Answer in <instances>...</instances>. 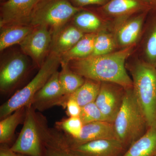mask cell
I'll use <instances>...</instances> for the list:
<instances>
[{"label": "cell", "mask_w": 156, "mask_h": 156, "mask_svg": "<svg viewBox=\"0 0 156 156\" xmlns=\"http://www.w3.org/2000/svg\"><path fill=\"white\" fill-rule=\"evenodd\" d=\"M133 46L106 55L71 60L68 65L73 71L86 79L131 89L133 82L127 72L125 62L132 53Z\"/></svg>", "instance_id": "6da1fadb"}, {"label": "cell", "mask_w": 156, "mask_h": 156, "mask_svg": "<svg viewBox=\"0 0 156 156\" xmlns=\"http://www.w3.org/2000/svg\"><path fill=\"white\" fill-rule=\"evenodd\" d=\"M117 139L123 145L132 144L146 132L148 127L144 114L132 88L126 89L119 111L113 122Z\"/></svg>", "instance_id": "7a4b0ae2"}, {"label": "cell", "mask_w": 156, "mask_h": 156, "mask_svg": "<svg viewBox=\"0 0 156 156\" xmlns=\"http://www.w3.org/2000/svg\"><path fill=\"white\" fill-rule=\"evenodd\" d=\"M132 90L142 109L148 128H156V69L145 62H138L131 70Z\"/></svg>", "instance_id": "3957f363"}, {"label": "cell", "mask_w": 156, "mask_h": 156, "mask_svg": "<svg viewBox=\"0 0 156 156\" xmlns=\"http://www.w3.org/2000/svg\"><path fill=\"white\" fill-rule=\"evenodd\" d=\"M60 57L50 53L36 75L25 87L15 92L0 107V118L2 119L20 108L30 105L38 92L60 65Z\"/></svg>", "instance_id": "277c9868"}, {"label": "cell", "mask_w": 156, "mask_h": 156, "mask_svg": "<svg viewBox=\"0 0 156 156\" xmlns=\"http://www.w3.org/2000/svg\"><path fill=\"white\" fill-rule=\"evenodd\" d=\"M83 8L76 7L69 0H41L35 8L28 25L44 26L52 34L71 20Z\"/></svg>", "instance_id": "5b68a950"}, {"label": "cell", "mask_w": 156, "mask_h": 156, "mask_svg": "<svg viewBox=\"0 0 156 156\" xmlns=\"http://www.w3.org/2000/svg\"><path fill=\"white\" fill-rule=\"evenodd\" d=\"M23 125L16 142L11 147L16 154L28 156H44L36 119V111L27 106Z\"/></svg>", "instance_id": "8992f818"}, {"label": "cell", "mask_w": 156, "mask_h": 156, "mask_svg": "<svg viewBox=\"0 0 156 156\" xmlns=\"http://www.w3.org/2000/svg\"><path fill=\"white\" fill-rule=\"evenodd\" d=\"M52 41L50 29L39 26L34 27L19 45L22 53L30 57L34 65L40 69L50 54Z\"/></svg>", "instance_id": "52a82bcc"}, {"label": "cell", "mask_w": 156, "mask_h": 156, "mask_svg": "<svg viewBox=\"0 0 156 156\" xmlns=\"http://www.w3.org/2000/svg\"><path fill=\"white\" fill-rule=\"evenodd\" d=\"M29 69L27 56L14 53L1 65L0 91L7 94L13 91L26 75Z\"/></svg>", "instance_id": "ba28073f"}, {"label": "cell", "mask_w": 156, "mask_h": 156, "mask_svg": "<svg viewBox=\"0 0 156 156\" xmlns=\"http://www.w3.org/2000/svg\"><path fill=\"white\" fill-rule=\"evenodd\" d=\"M35 116L44 156H77L66 143L60 130L49 128L47 119L41 114L36 112Z\"/></svg>", "instance_id": "9c48e42d"}, {"label": "cell", "mask_w": 156, "mask_h": 156, "mask_svg": "<svg viewBox=\"0 0 156 156\" xmlns=\"http://www.w3.org/2000/svg\"><path fill=\"white\" fill-rule=\"evenodd\" d=\"M67 101L59 82V72L57 70L35 95L29 105L35 111L43 112L56 105L66 108Z\"/></svg>", "instance_id": "30bf717a"}, {"label": "cell", "mask_w": 156, "mask_h": 156, "mask_svg": "<svg viewBox=\"0 0 156 156\" xmlns=\"http://www.w3.org/2000/svg\"><path fill=\"white\" fill-rule=\"evenodd\" d=\"M41 0H6L1 4L0 27L14 24L28 25Z\"/></svg>", "instance_id": "8fae6325"}, {"label": "cell", "mask_w": 156, "mask_h": 156, "mask_svg": "<svg viewBox=\"0 0 156 156\" xmlns=\"http://www.w3.org/2000/svg\"><path fill=\"white\" fill-rule=\"evenodd\" d=\"M62 136L70 150L77 156H118L124 145L117 139H105L93 140L76 144L70 142L64 133Z\"/></svg>", "instance_id": "7c38bea8"}, {"label": "cell", "mask_w": 156, "mask_h": 156, "mask_svg": "<svg viewBox=\"0 0 156 156\" xmlns=\"http://www.w3.org/2000/svg\"><path fill=\"white\" fill-rule=\"evenodd\" d=\"M110 83H101L95 102L107 121L113 123L122 105L123 95Z\"/></svg>", "instance_id": "4fadbf2b"}, {"label": "cell", "mask_w": 156, "mask_h": 156, "mask_svg": "<svg viewBox=\"0 0 156 156\" xmlns=\"http://www.w3.org/2000/svg\"><path fill=\"white\" fill-rule=\"evenodd\" d=\"M85 34L72 23L52 34L50 53L60 57L70 50Z\"/></svg>", "instance_id": "5bb4252c"}, {"label": "cell", "mask_w": 156, "mask_h": 156, "mask_svg": "<svg viewBox=\"0 0 156 156\" xmlns=\"http://www.w3.org/2000/svg\"><path fill=\"white\" fill-rule=\"evenodd\" d=\"M150 8L149 0H110L101 6V11L109 17L121 18L145 12Z\"/></svg>", "instance_id": "9a60e30c"}, {"label": "cell", "mask_w": 156, "mask_h": 156, "mask_svg": "<svg viewBox=\"0 0 156 156\" xmlns=\"http://www.w3.org/2000/svg\"><path fill=\"white\" fill-rule=\"evenodd\" d=\"M64 134L69 141L76 144L98 140L117 139L113 123L107 121L93 122L84 125L80 134L76 139H71L65 133Z\"/></svg>", "instance_id": "2e32d148"}, {"label": "cell", "mask_w": 156, "mask_h": 156, "mask_svg": "<svg viewBox=\"0 0 156 156\" xmlns=\"http://www.w3.org/2000/svg\"><path fill=\"white\" fill-rule=\"evenodd\" d=\"M145 12L129 19L120 27L117 31V39L124 47L134 45L142 30Z\"/></svg>", "instance_id": "e0dca14e"}, {"label": "cell", "mask_w": 156, "mask_h": 156, "mask_svg": "<svg viewBox=\"0 0 156 156\" xmlns=\"http://www.w3.org/2000/svg\"><path fill=\"white\" fill-rule=\"evenodd\" d=\"M26 24H14L1 27L0 50L2 51L15 44H20L33 30Z\"/></svg>", "instance_id": "ac0fdd59"}, {"label": "cell", "mask_w": 156, "mask_h": 156, "mask_svg": "<svg viewBox=\"0 0 156 156\" xmlns=\"http://www.w3.org/2000/svg\"><path fill=\"white\" fill-rule=\"evenodd\" d=\"M156 154V128H148L140 138L131 144L123 156H153Z\"/></svg>", "instance_id": "d6986e66"}, {"label": "cell", "mask_w": 156, "mask_h": 156, "mask_svg": "<svg viewBox=\"0 0 156 156\" xmlns=\"http://www.w3.org/2000/svg\"><path fill=\"white\" fill-rule=\"evenodd\" d=\"M96 34H85L70 50L60 56L61 61L68 63L71 60L91 56L94 49Z\"/></svg>", "instance_id": "ffe728a7"}, {"label": "cell", "mask_w": 156, "mask_h": 156, "mask_svg": "<svg viewBox=\"0 0 156 156\" xmlns=\"http://www.w3.org/2000/svg\"><path fill=\"white\" fill-rule=\"evenodd\" d=\"M26 107L15 111L0 122V143L5 144L13 138L16 128L25 119Z\"/></svg>", "instance_id": "44dd1931"}, {"label": "cell", "mask_w": 156, "mask_h": 156, "mask_svg": "<svg viewBox=\"0 0 156 156\" xmlns=\"http://www.w3.org/2000/svg\"><path fill=\"white\" fill-rule=\"evenodd\" d=\"M60 65L61 70L59 72V80L68 101L70 95L83 84L85 79L73 71L67 63L61 61Z\"/></svg>", "instance_id": "7402d4cb"}, {"label": "cell", "mask_w": 156, "mask_h": 156, "mask_svg": "<svg viewBox=\"0 0 156 156\" xmlns=\"http://www.w3.org/2000/svg\"><path fill=\"white\" fill-rule=\"evenodd\" d=\"M71 23L84 34H96L102 27L101 20L90 11L81 10L71 20Z\"/></svg>", "instance_id": "603a6c76"}, {"label": "cell", "mask_w": 156, "mask_h": 156, "mask_svg": "<svg viewBox=\"0 0 156 156\" xmlns=\"http://www.w3.org/2000/svg\"><path fill=\"white\" fill-rule=\"evenodd\" d=\"M101 82L86 79L83 84L70 95L82 107L95 102L100 91Z\"/></svg>", "instance_id": "cb8c5ba5"}, {"label": "cell", "mask_w": 156, "mask_h": 156, "mask_svg": "<svg viewBox=\"0 0 156 156\" xmlns=\"http://www.w3.org/2000/svg\"><path fill=\"white\" fill-rule=\"evenodd\" d=\"M115 48L113 37L103 31L96 33L94 49L90 56H99L112 53Z\"/></svg>", "instance_id": "d4e9b609"}, {"label": "cell", "mask_w": 156, "mask_h": 156, "mask_svg": "<svg viewBox=\"0 0 156 156\" xmlns=\"http://www.w3.org/2000/svg\"><path fill=\"white\" fill-rule=\"evenodd\" d=\"M84 125L79 117H69L56 123V128L62 130L71 139L77 138Z\"/></svg>", "instance_id": "484cf974"}, {"label": "cell", "mask_w": 156, "mask_h": 156, "mask_svg": "<svg viewBox=\"0 0 156 156\" xmlns=\"http://www.w3.org/2000/svg\"><path fill=\"white\" fill-rule=\"evenodd\" d=\"M79 117L83 125L93 122L107 121L95 102L82 107Z\"/></svg>", "instance_id": "4316f807"}, {"label": "cell", "mask_w": 156, "mask_h": 156, "mask_svg": "<svg viewBox=\"0 0 156 156\" xmlns=\"http://www.w3.org/2000/svg\"><path fill=\"white\" fill-rule=\"evenodd\" d=\"M145 52L148 63L156 67V24L147 41Z\"/></svg>", "instance_id": "83f0119b"}, {"label": "cell", "mask_w": 156, "mask_h": 156, "mask_svg": "<svg viewBox=\"0 0 156 156\" xmlns=\"http://www.w3.org/2000/svg\"><path fill=\"white\" fill-rule=\"evenodd\" d=\"M66 108V113L69 117L80 116L82 107L72 98H69Z\"/></svg>", "instance_id": "f1b7e54d"}, {"label": "cell", "mask_w": 156, "mask_h": 156, "mask_svg": "<svg viewBox=\"0 0 156 156\" xmlns=\"http://www.w3.org/2000/svg\"><path fill=\"white\" fill-rule=\"evenodd\" d=\"M76 7L82 8L84 6L97 5L103 6L106 5L110 0H69Z\"/></svg>", "instance_id": "f546056e"}, {"label": "cell", "mask_w": 156, "mask_h": 156, "mask_svg": "<svg viewBox=\"0 0 156 156\" xmlns=\"http://www.w3.org/2000/svg\"><path fill=\"white\" fill-rule=\"evenodd\" d=\"M17 154L11 150V147L1 146L0 148V156H17Z\"/></svg>", "instance_id": "4dcf8cb0"}, {"label": "cell", "mask_w": 156, "mask_h": 156, "mask_svg": "<svg viewBox=\"0 0 156 156\" xmlns=\"http://www.w3.org/2000/svg\"><path fill=\"white\" fill-rule=\"evenodd\" d=\"M149 1L150 3L151 7L156 9V0H149Z\"/></svg>", "instance_id": "1f68e13d"}, {"label": "cell", "mask_w": 156, "mask_h": 156, "mask_svg": "<svg viewBox=\"0 0 156 156\" xmlns=\"http://www.w3.org/2000/svg\"><path fill=\"white\" fill-rule=\"evenodd\" d=\"M23 155L20 154H17V156H23Z\"/></svg>", "instance_id": "d6a6232c"}]
</instances>
